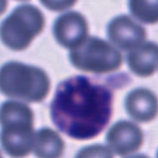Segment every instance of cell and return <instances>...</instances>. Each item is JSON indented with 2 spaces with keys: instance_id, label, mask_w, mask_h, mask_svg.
I'll return each mask as SVG.
<instances>
[{
  "instance_id": "6da1fadb",
  "label": "cell",
  "mask_w": 158,
  "mask_h": 158,
  "mask_svg": "<svg viewBox=\"0 0 158 158\" xmlns=\"http://www.w3.org/2000/svg\"><path fill=\"white\" fill-rule=\"evenodd\" d=\"M111 114V91L83 75L63 80L51 102L53 123L74 139L98 136L107 126Z\"/></svg>"
},
{
  "instance_id": "7a4b0ae2",
  "label": "cell",
  "mask_w": 158,
  "mask_h": 158,
  "mask_svg": "<svg viewBox=\"0 0 158 158\" xmlns=\"http://www.w3.org/2000/svg\"><path fill=\"white\" fill-rule=\"evenodd\" d=\"M51 80L37 67L20 62H7L0 68V91L14 99L40 102L49 93Z\"/></svg>"
},
{
  "instance_id": "3957f363",
  "label": "cell",
  "mask_w": 158,
  "mask_h": 158,
  "mask_svg": "<svg viewBox=\"0 0 158 158\" xmlns=\"http://www.w3.org/2000/svg\"><path fill=\"white\" fill-rule=\"evenodd\" d=\"M44 27L43 14L31 4H22L0 25V40L14 51L26 49Z\"/></svg>"
},
{
  "instance_id": "277c9868",
  "label": "cell",
  "mask_w": 158,
  "mask_h": 158,
  "mask_svg": "<svg viewBox=\"0 0 158 158\" xmlns=\"http://www.w3.org/2000/svg\"><path fill=\"white\" fill-rule=\"evenodd\" d=\"M72 64L84 72L104 74L117 70L122 64V54L107 41L89 37L69 54Z\"/></svg>"
},
{
  "instance_id": "5b68a950",
  "label": "cell",
  "mask_w": 158,
  "mask_h": 158,
  "mask_svg": "<svg viewBox=\"0 0 158 158\" xmlns=\"http://www.w3.org/2000/svg\"><path fill=\"white\" fill-rule=\"evenodd\" d=\"M0 143L14 158H23L35 148L36 132L33 122H10L1 126Z\"/></svg>"
},
{
  "instance_id": "8992f818",
  "label": "cell",
  "mask_w": 158,
  "mask_h": 158,
  "mask_svg": "<svg viewBox=\"0 0 158 158\" xmlns=\"http://www.w3.org/2000/svg\"><path fill=\"white\" fill-rule=\"evenodd\" d=\"M53 35L59 44L73 51L86 41L88 22L81 14L68 11L54 21Z\"/></svg>"
},
{
  "instance_id": "52a82bcc",
  "label": "cell",
  "mask_w": 158,
  "mask_h": 158,
  "mask_svg": "<svg viewBox=\"0 0 158 158\" xmlns=\"http://www.w3.org/2000/svg\"><path fill=\"white\" fill-rule=\"evenodd\" d=\"M106 142L110 149L118 156H127L139 149L143 142L141 128L131 121H118L106 133Z\"/></svg>"
},
{
  "instance_id": "ba28073f",
  "label": "cell",
  "mask_w": 158,
  "mask_h": 158,
  "mask_svg": "<svg viewBox=\"0 0 158 158\" xmlns=\"http://www.w3.org/2000/svg\"><path fill=\"white\" fill-rule=\"evenodd\" d=\"M109 38L121 49H135L146 41V30L127 15L111 20L107 26Z\"/></svg>"
},
{
  "instance_id": "9c48e42d",
  "label": "cell",
  "mask_w": 158,
  "mask_h": 158,
  "mask_svg": "<svg viewBox=\"0 0 158 158\" xmlns=\"http://www.w3.org/2000/svg\"><path fill=\"white\" fill-rule=\"evenodd\" d=\"M128 115L138 122H148L158 114V99L146 88H137L128 93L125 100Z\"/></svg>"
},
{
  "instance_id": "30bf717a",
  "label": "cell",
  "mask_w": 158,
  "mask_h": 158,
  "mask_svg": "<svg viewBox=\"0 0 158 158\" xmlns=\"http://www.w3.org/2000/svg\"><path fill=\"white\" fill-rule=\"evenodd\" d=\"M130 69L139 77H149L158 69V44L144 42L127 54Z\"/></svg>"
},
{
  "instance_id": "8fae6325",
  "label": "cell",
  "mask_w": 158,
  "mask_h": 158,
  "mask_svg": "<svg viewBox=\"0 0 158 158\" xmlns=\"http://www.w3.org/2000/svg\"><path fill=\"white\" fill-rule=\"evenodd\" d=\"M64 152V141L52 128L43 127L36 132L33 153L37 158H60Z\"/></svg>"
},
{
  "instance_id": "7c38bea8",
  "label": "cell",
  "mask_w": 158,
  "mask_h": 158,
  "mask_svg": "<svg viewBox=\"0 0 158 158\" xmlns=\"http://www.w3.org/2000/svg\"><path fill=\"white\" fill-rule=\"evenodd\" d=\"M10 122H33V112L23 102L7 100L0 106V125Z\"/></svg>"
},
{
  "instance_id": "4fadbf2b",
  "label": "cell",
  "mask_w": 158,
  "mask_h": 158,
  "mask_svg": "<svg viewBox=\"0 0 158 158\" xmlns=\"http://www.w3.org/2000/svg\"><path fill=\"white\" fill-rule=\"evenodd\" d=\"M131 14L144 23L158 22V1L131 0L128 2Z\"/></svg>"
},
{
  "instance_id": "5bb4252c",
  "label": "cell",
  "mask_w": 158,
  "mask_h": 158,
  "mask_svg": "<svg viewBox=\"0 0 158 158\" xmlns=\"http://www.w3.org/2000/svg\"><path fill=\"white\" fill-rule=\"evenodd\" d=\"M75 158H114L110 148L102 144H91L81 148Z\"/></svg>"
},
{
  "instance_id": "9a60e30c",
  "label": "cell",
  "mask_w": 158,
  "mask_h": 158,
  "mask_svg": "<svg viewBox=\"0 0 158 158\" xmlns=\"http://www.w3.org/2000/svg\"><path fill=\"white\" fill-rule=\"evenodd\" d=\"M6 5H7V2H6L5 0H0V15L4 12V10H5Z\"/></svg>"
},
{
  "instance_id": "2e32d148",
  "label": "cell",
  "mask_w": 158,
  "mask_h": 158,
  "mask_svg": "<svg viewBox=\"0 0 158 158\" xmlns=\"http://www.w3.org/2000/svg\"><path fill=\"white\" fill-rule=\"evenodd\" d=\"M128 158H148L147 156L144 154H137V156H133V157H128Z\"/></svg>"
},
{
  "instance_id": "e0dca14e",
  "label": "cell",
  "mask_w": 158,
  "mask_h": 158,
  "mask_svg": "<svg viewBox=\"0 0 158 158\" xmlns=\"http://www.w3.org/2000/svg\"><path fill=\"white\" fill-rule=\"evenodd\" d=\"M0 158H2V156H1V153H0Z\"/></svg>"
},
{
  "instance_id": "ac0fdd59",
  "label": "cell",
  "mask_w": 158,
  "mask_h": 158,
  "mask_svg": "<svg viewBox=\"0 0 158 158\" xmlns=\"http://www.w3.org/2000/svg\"><path fill=\"white\" fill-rule=\"evenodd\" d=\"M157 158H158V154H157Z\"/></svg>"
}]
</instances>
